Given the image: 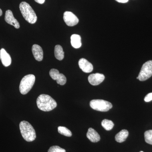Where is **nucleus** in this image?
Segmentation results:
<instances>
[{
  "mask_svg": "<svg viewBox=\"0 0 152 152\" xmlns=\"http://www.w3.org/2000/svg\"><path fill=\"white\" fill-rule=\"evenodd\" d=\"M38 108L44 112L50 111L57 107L56 101L48 95L41 94L37 100Z\"/></svg>",
  "mask_w": 152,
  "mask_h": 152,
  "instance_id": "obj_1",
  "label": "nucleus"
},
{
  "mask_svg": "<svg viewBox=\"0 0 152 152\" xmlns=\"http://www.w3.org/2000/svg\"><path fill=\"white\" fill-rule=\"evenodd\" d=\"M20 129L22 137L25 140L31 142L35 140V131L29 123L26 121H22L20 124Z\"/></svg>",
  "mask_w": 152,
  "mask_h": 152,
  "instance_id": "obj_2",
  "label": "nucleus"
},
{
  "mask_svg": "<svg viewBox=\"0 0 152 152\" xmlns=\"http://www.w3.org/2000/svg\"><path fill=\"white\" fill-rule=\"evenodd\" d=\"M19 7L22 15L27 21L31 24H34L37 22V15L28 3L22 2L20 4Z\"/></svg>",
  "mask_w": 152,
  "mask_h": 152,
  "instance_id": "obj_3",
  "label": "nucleus"
},
{
  "mask_svg": "<svg viewBox=\"0 0 152 152\" xmlns=\"http://www.w3.org/2000/svg\"><path fill=\"white\" fill-rule=\"evenodd\" d=\"M35 81V77L33 75H28L22 79L20 83V92L23 95L26 94L31 89Z\"/></svg>",
  "mask_w": 152,
  "mask_h": 152,
  "instance_id": "obj_4",
  "label": "nucleus"
},
{
  "mask_svg": "<svg viewBox=\"0 0 152 152\" xmlns=\"http://www.w3.org/2000/svg\"><path fill=\"white\" fill-rule=\"evenodd\" d=\"M90 107L95 110L107 112L113 107V105L108 101L102 99H94L90 102Z\"/></svg>",
  "mask_w": 152,
  "mask_h": 152,
  "instance_id": "obj_5",
  "label": "nucleus"
},
{
  "mask_svg": "<svg viewBox=\"0 0 152 152\" xmlns=\"http://www.w3.org/2000/svg\"><path fill=\"white\" fill-rule=\"evenodd\" d=\"M152 76V61H149L143 65L139 73L138 79L140 81H144Z\"/></svg>",
  "mask_w": 152,
  "mask_h": 152,
  "instance_id": "obj_6",
  "label": "nucleus"
},
{
  "mask_svg": "<svg viewBox=\"0 0 152 152\" xmlns=\"http://www.w3.org/2000/svg\"><path fill=\"white\" fill-rule=\"evenodd\" d=\"M50 75L53 80L56 81L58 84L64 86L66 82V78L63 74H60L59 72L56 69H53L50 71Z\"/></svg>",
  "mask_w": 152,
  "mask_h": 152,
  "instance_id": "obj_7",
  "label": "nucleus"
},
{
  "mask_svg": "<svg viewBox=\"0 0 152 152\" xmlns=\"http://www.w3.org/2000/svg\"><path fill=\"white\" fill-rule=\"evenodd\" d=\"M64 20L66 24L69 26H74L79 23L77 17L72 12L68 11L64 13Z\"/></svg>",
  "mask_w": 152,
  "mask_h": 152,
  "instance_id": "obj_8",
  "label": "nucleus"
},
{
  "mask_svg": "<svg viewBox=\"0 0 152 152\" xmlns=\"http://www.w3.org/2000/svg\"><path fill=\"white\" fill-rule=\"evenodd\" d=\"M105 76L102 74L96 73L90 75L88 80L90 84L92 86H97L102 83L104 80Z\"/></svg>",
  "mask_w": 152,
  "mask_h": 152,
  "instance_id": "obj_9",
  "label": "nucleus"
},
{
  "mask_svg": "<svg viewBox=\"0 0 152 152\" xmlns=\"http://www.w3.org/2000/svg\"><path fill=\"white\" fill-rule=\"evenodd\" d=\"M5 20L7 23L13 26L16 28H19L20 27L18 21L15 18L12 12L10 10H8L6 11Z\"/></svg>",
  "mask_w": 152,
  "mask_h": 152,
  "instance_id": "obj_10",
  "label": "nucleus"
},
{
  "mask_svg": "<svg viewBox=\"0 0 152 152\" xmlns=\"http://www.w3.org/2000/svg\"><path fill=\"white\" fill-rule=\"evenodd\" d=\"M79 66L83 72L90 73L93 70V65L86 59L82 58L79 61Z\"/></svg>",
  "mask_w": 152,
  "mask_h": 152,
  "instance_id": "obj_11",
  "label": "nucleus"
},
{
  "mask_svg": "<svg viewBox=\"0 0 152 152\" xmlns=\"http://www.w3.org/2000/svg\"><path fill=\"white\" fill-rule=\"evenodd\" d=\"M0 59L3 65L5 67L9 66L12 63L10 56L4 48H2L0 50Z\"/></svg>",
  "mask_w": 152,
  "mask_h": 152,
  "instance_id": "obj_12",
  "label": "nucleus"
},
{
  "mask_svg": "<svg viewBox=\"0 0 152 152\" xmlns=\"http://www.w3.org/2000/svg\"><path fill=\"white\" fill-rule=\"evenodd\" d=\"M32 51L35 59L38 61H41L43 58V51L42 49L37 45H33Z\"/></svg>",
  "mask_w": 152,
  "mask_h": 152,
  "instance_id": "obj_13",
  "label": "nucleus"
},
{
  "mask_svg": "<svg viewBox=\"0 0 152 152\" xmlns=\"http://www.w3.org/2000/svg\"><path fill=\"white\" fill-rule=\"evenodd\" d=\"M87 137L92 142H97L100 140V136L93 128H90L87 133Z\"/></svg>",
  "mask_w": 152,
  "mask_h": 152,
  "instance_id": "obj_14",
  "label": "nucleus"
},
{
  "mask_svg": "<svg viewBox=\"0 0 152 152\" xmlns=\"http://www.w3.org/2000/svg\"><path fill=\"white\" fill-rule=\"evenodd\" d=\"M71 43L72 46L78 49L82 46L81 38L78 34H73L71 37Z\"/></svg>",
  "mask_w": 152,
  "mask_h": 152,
  "instance_id": "obj_15",
  "label": "nucleus"
},
{
  "mask_svg": "<svg viewBox=\"0 0 152 152\" xmlns=\"http://www.w3.org/2000/svg\"><path fill=\"white\" fill-rule=\"evenodd\" d=\"M129 132L127 130H122L116 135L115 140L118 142L122 143L125 141L129 136Z\"/></svg>",
  "mask_w": 152,
  "mask_h": 152,
  "instance_id": "obj_16",
  "label": "nucleus"
},
{
  "mask_svg": "<svg viewBox=\"0 0 152 152\" xmlns=\"http://www.w3.org/2000/svg\"><path fill=\"white\" fill-rule=\"evenodd\" d=\"M55 56L57 59L62 61L64 57V52L62 47L60 45H57L55 48Z\"/></svg>",
  "mask_w": 152,
  "mask_h": 152,
  "instance_id": "obj_17",
  "label": "nucleus"
},
{
  "mask_svg": "<svg viewBox=\"0 0 152 152\" xmlns=\"http://www.w3.org/2000/svg\"><path fill=\"white\" fill-rule=\"evenodd\" d=\"M102 126L106 130L110 131L113 128L114 124L110 120L104 119L102 122Z\"/></svg>",
  "mask_w": 152,
  "mask_h": 152,
  "instance_id": "obj_18",
  "label": "nucleus"
},
{
  "mask_svg": "<svg viewBox=\"0 0 152 152\" xmlns=\"http://www.w3.org/2000/svg\"><path fill=\"white\" fill-rule=\"evenodd\" d=\"M58 129V132L63 135L68 137H70L72 136V132L65 127L59 126Z\"/></svg>",
  "mask_w": 152,
  "mask_h": 152,
  "instance_id": "obj_19",
  "label": "nucleus"
},
{
  "mask_svg": "<svg viewBox=\"0 0 152 152\" xmlns=\"http://www.w3.org/2000/svg\"><path fill=\"white\" fill-rule=\"evenodd\" d=\"M145 141L147 143L152 145V130L146 131L144 134Z\"/></svg>",
  "mask_w": 152,
  "mask_h": 152,
  "instance_id": "obj_20",
  "label": "nucleus"
},
{
  "mask_svg": "<svg viewBox=\"0 0 152 152\" xmlns=\"http://www.w3.org/2000/svg\"><path fill=\"white\" fill-rule=\"evenodd\" d=\"M48 152H66V151L58 146H53L50 148Z\"/></svg>",
  "mask_w": 152,
  "mask_h": 152,
  "instance_id": "obj_21",
  "label": "nucleus"
},
{
  "mask_svg": "<svg viewBox=\"0 0 152 152\" xmlns=\"http://www.w3.org/2000/svg\"><path fill=\"white\" fill-rule=\"evenodd\" d=\"M145 102H149L152 100V93H150L146 95L144 99Z\"/></svg>",
  "mask_w": 152,
  "mask_h": 152,
  "instance_id": "obj_22",
  "label": "nucleus"
},
{
  "mask_svg": "<svg viewBox=\"0 0 152 152\" xmlns=\"http://www.w3.org/2000/svg\"><path fill=\"white\" fill-rule=\"evenodd\" d=\"M117 2L121 3H126L129 1V0H115Z\"/></svg>",
  "mask_w": 152,
  "mask_h": 152,
  "instance_id": "obj_23",
  "label": "nucleus"
},
{
  "mask_svg": "<svg viewBox=\"0 0 152 152\" xmlns=\"http://www.w3.org/2000/svg\"><path fill=\"white\" fill-rule=\"evenodd\" d=\"M34 1L38 4H43L45 3V0H34Z\"/></svg>",
  "mask_w": 152,
  "mask_h": 152,
  "instance_id": "obj_24",
  "label": "nucleus"
},
{
  "mask_svg": "<svg viewBox=\"0 0 152 152\" xmlns=\"http://www.w3.org/2000/svg\"><path fill=\"white\" fill-rule=\"evenodd\" d=\"M2 14H3L2 11V10H1V9H0V16H1L2 15Z\"/></svg>",
  "mask_w": 152,
  "mask_h": 152,
  "instance_id": "obj_25",
  "label": "nucleus"
},
{
  "mask_svg": "<svg viewBox=\"0 0 152 152\" xmlns=\"http://www.w3.org/2000/svg\"><path fill=\"white\" fill-rule=\"evenodd\" d=\"M137 79H139V78H138V77H137Z\"/></svg>",
  "mask_w": 152,
  "mask_h": 152,
  "instance_id": "obj_26",
  "label": "nucleus"
},
{
  "mask_svg": "<svg viewBox=\"0 0 152 152\" xmlns=\"http://www.w3.org/2000/svg\"><path fill=\"white\" fill-rule=\"evenodd\" d=\"M140 152H144L143 151H141Z\"/></svg>",
  "mask_w": 152,
  "mask_h": 152,
  "instance_id": "obj_27",
  "label": "nucleus"
}]
</instances>
